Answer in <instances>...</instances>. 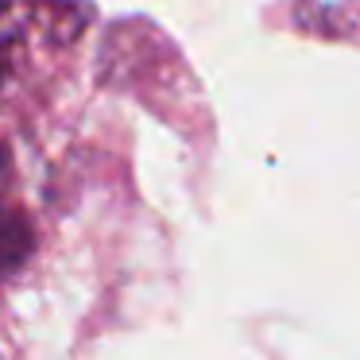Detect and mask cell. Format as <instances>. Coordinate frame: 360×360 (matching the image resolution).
<instances>
[{
	"label": "cell",
	"mask_w": 360,
	"mask_h": 360,
	"mask_svg": "<svg viewBox=\"0 0 360 360\" xmlns=\"http://www.w3.org/2000/svg\"><path fill=\"white\" fill-rule=\"evenodd\" d=\"M32 256V229L20 213L0 210V279L12 275L24 259Z\"/></svg>",
	"instance_id": "6da1fadb"
}]
</instances>
